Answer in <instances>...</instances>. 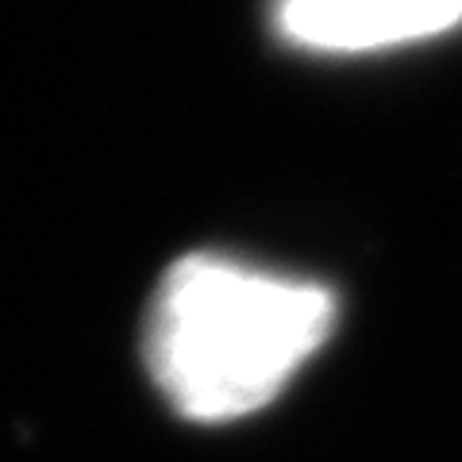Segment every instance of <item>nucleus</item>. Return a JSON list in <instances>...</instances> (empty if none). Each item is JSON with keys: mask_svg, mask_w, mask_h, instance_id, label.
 I'll use <instances>...</instances> for the list:
<instances>
[{"mask_svg": "<svg viewBox=\"0 0 462 462\" xmlns=\"http://www.w3.org/2000/svg\"><path fill=\"white\" fill-rule=\"evenodd\" d=\"M336 324L331 289L220 254H189L158 282L147 363L185 420L258 412L320 351Z\"/></svg>", "mask_w": 462, "mask_h": 462, "instance_id": "f257e3e1", "label": "nucleus"}, {"mask_svg": "<svg viewBox=\"0 0 462 462\" xmlns=\"http://www.w3.org/2000/svg\"><path fill=\"white\" fill-rule=\"evenodd\" d=\"M458 23L462 0H273L282 39L316 54L389 51Z\"/></svg>", "mask_w": 462, "mask_h": 462, "instance_id": "f03ea898", "label": "nucleus"}]
</instances>
